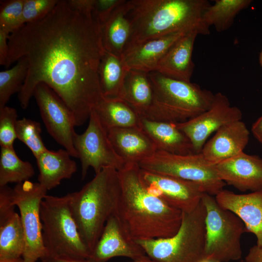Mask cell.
I'll list each match as a JSON object with an SVG mask.
<instances>
[{
	"label": "cell",
	"instance_id": "obj_1",
	"mask_svg": "<svg viewBox=\"0 0 262 262\" xmlns=\"http://www.w3.org/2000/svg\"><path fill=\"white\" fill-rule=\"evenodd\" d=\"M8 45L6 68L22 57L28 62L18 95L22 108L28 107L36 86L44 83L70 109L76 126L89 119L103 97L98 67L105 50L100 26L91 13L59 0L46 16L11 33Z\"/></svg>",
	"mask_w": 262,
	"mask_h": 262
},
{
	"label": "cell",
	"instance_id": "obj_2",
	"mask_svg": "<svg viewBox=\"0 0 262 262\" xmlns=\"http://www.w3.org/2000/svg\"><path fill=\"white\" fill-rule=\"evenodd\" d=\"M120 191L115 214L135 241L170 237L179 230L182 212L151 193L137 164L118 170Z\"/></svg>",
	"mask_w": 262,
	"mask_h": 262
},
{
	"label": "cell",
	"instance_id": "obj_3",
	"mask_svg": "<svg viewBox=\"0 0 262 262\" xmlns=\"http://www.w3.org/2000/svg\"><path fill=\"white\" fill-rule=\"evenodd\" d=\"M210 4L207 0H127V16L131 30L124 50L147 40L181 31L210 34L202 16Z\"/></svg>",
	"mask_w": 262,
	"mask_h": 262
},
{
	"label": "cell",
	"instance_id": "obj_4",
	"mask_svg": "<svg viewBox=\"0 0 262 262\" xmlns=\"http://www.w3.org/2000/svg\"><path fill=\"white\" fill-rule=\"evenodd\" d=\"M120 191L118 170L105 167L80 190L68 193L72 215L91 253L107 220L115 213Z\"/></svg>",
	"mask_w": 262,
	"mask_h": 262
},
{
	"label": "cell",
	"instance_id": "obj_5",
	"mask_svg": "<svg viewBox=\"0 0 262 262\" xmlns=\"http://www.w3.org/2000/svg\"><path fill=\"white\" fill-rule=\"evenodd\" d=\"M148 74L153 101L142 118L181 123L208 110L213 104L214 94L196 83L172 79L157 71Z\"/></svg>",
	"mask_w": 262,
	"mask_h": 262
},
{
	"label": "cell",
	"instance_id": "obj_6",
	"mask_svg": "<svg viewBox=\"0 0 262 262\" xmlns=\"http://www.w3.org/2000/svg\"><path fill=\"white\" fill-rule=\"evenodd\" d=\"M40 218L47 260H87L91 252L82 240L72 215L68 194L47 195L40 204Z\"/></svg>",
	"mask_w": 262,
	"mask_h": 262
},
{
	"label": "cell",
	"instance_id": "obj_7",
	"mask_svg": "<svg viewBox=\"0 0 262 262\" xmlns=\"http://www.w3.org/2000/svg\"><path fill=\"white\" fill-rule=\"evenodd\" d=\"M182 213L180 227L172 236L137 241L156 262H200L204 259L206 210L202 200L192 212Z\"/></svg>",
	"mask_w": 262,
	"mask_h": 262
},
{
	"label": "cell",
	"instance_id": "obj_8",
	"mask_svg": "<svg viewBox=\"0 0 262 262\" xmlns=\"http://www.w3.org/2000/svg\"><path fill=\"white\" fill-rule=\"evenodd\" d=\"M201 200L206 210L204 259L214 262L241 259V239L247 232L243 222L213 196L204 193Z\"/></svg>",
	"mask_w": 262,
	"mask_h": 262
},
{
	"label": "cell",
	"instance_id": "obj_9",
	"mask_svg": "<svg viewBox=\"0 0 262 262\" xmlns=\"http://www.w3.org/2000/svg\"><path fill=\"white\" fill-rule=\"evenodd\" d=\"M138 165L143 170L195 182L212 196L216 195L226 185L219 177L215 165L208 162L201 152L180 155L157 150Z\"/></svg>",
	"mask_w": 262,
	"mask_h": 262
},
{
	"label": "cell",
	"instance_id": "obj_10",
	"mask_svg": "<svg viewBox=\"0 0 262 262\" xmlns=\"http://www.w3.org/2000/svg\"><path fill=\"white\" fill-rule=\"evenodd\" d=\"M47 191L38 182L27 180L13 188V202L19 211L25 245L23 262H37L47 257L40 218V204Z\"/></svg>",
	"mask_w": 262,
	"mask_h": 262
},
{
	"label": "cell",
	"instance_id": "obj_11",
	"mask_svg": "<svg viewBox=\"0 0 262 262\" xmlns=\"http://www.w3.org/2000/svg\"><path fill=\"white\" fill-rule=\"evenodd\" d=\"M74 145L81 161L82 179L90 167H92L96 174L105 167L119 170L125 165L115 152L107 131L93 110L86 129L82 134H76Z\"/></svg>",
	"mask_w": 262,
	"mask_h": 262
},
{
	"label": "cell",
	"instance_id": "obj_12",
	"mask_svg": "<svg viewBox=\"0 0 262 262\" xmlns=\"http://www.w3.org/2000/svg\"><path fill=\"white\" fill-rule=\"evenodd\" d=\"M33 96L48 132L71 157L78 158L74 145L76 126L71 111L45 83H40L36 86Z\"/></svg>",
	"mask_w": 262,
	"mask_h": 262
},
{
	"label": "cell",
	"instance_id": "obj_13",
	"mask_svg": "<svg viewBox=\"0 0 262 262\" xmlns=\"http://www.w3.org/2000/svg\"><path fill=\"white\" fill-rule=\"evenodd\" d=\"M238 107L231 106L228 98L221 92L214 94L211 107L186 121L176 123L189 139L194 153H199L208 137L228 124L241 120Z\"/></svg>",
	"mask_w": 262,
	"mask_h": 262
},
{
	"label": "cell",
	"instance_id": "obj_14",
	"mask_svg": "<svg viewBox=\"0 0 262 262\" xmlns=\"http://www.w3.org/2000/svg\"><path fill=\"white\" fill-rule=\"evenodd\" d=\"M141 169L142 177L149 191L182 213L193 211L205 193L195 182Z\"/></svg>",
	"mask_w": 262,
	"mask_h": 262
},
{
	"label": "cell",
	"instance_id": "obj_15",
	"mask_svg": "<svg viewBox=\"0 0 262 262\" xmlns=\"http://www.w3.org/2000/svg\"><path fill=\"white\" fill-rule=\"evenodd\" d=\"M145 255L143 247L130 235L115 213L107 220L87 260L106 262L114 257H125L133 261Z\"/></svg>",
	"mask_w": 262,
	"mask_h": 262
},
{
	"label": "cell",
	"instance_id": "obj_16",
	"mask_svg": "<svg viewBox=\"0 0 262 262\" xmlns=\"http://www.w3.org/2000/svg\"><path fill=\"white\" fill-rule=\"evenodd\" d=\"M215 167L220 179L242 192L262 190V159L244 152L222 161Z\"/></svg>",
	"mask_w": 262,
	"mask_h": 262
},
{
	"label": "cell",
	"instance_id": "obj_17",
	"mask_svg": "<svg viewBox=\"0 0 262 262\" xmlns=\"http://www.w3.org/2000/svg\"><path fill=\"white\" fill-rule=\"evenodd\" d=\"M222 208L235 214L244 224L246 231L257 238L256 245L262 246V190L237 194L223 189L215 196Z\"/></svg>",
	"mask_w": 262,
	"mask_h": 262
},
{
	"label": "cell",
	"instance_id": "obj_18",
	"mask_svg": "<svg viewBox=\"0 0 262 262\" xmlns=\"http://www.w3.org/2000/svg\"><path fill=\"white\" fill-rule=\"evenodd\" d=\"M249 139V132L241 120L228 124L219 129L204 145L201 153L213 164L243 152Z\"/></svg>",
	"mask_w": 262,
	"mask_h": 262
},
{
	"label": "cell",
	"instance_id": "obj_19",
	"mask_svg": "<svg viewBox=\"0 0 262 262\" xmlns=\"http://www.w3.org/2000/svg\"><path fill=\"white\" fill-rule=\"evenodd\" d=\"M190 32H179L135 45L124 51L122 58L130 70L147 73L156 71L160 62L170 48Z\"/></svg>",
	"mask_w": 262,
	"mask_h": 262
},
{
	"label": "cell",
	"instance_id": "obj_20",
	"mask_svg": "<svg viewBox=\"0 0 262 262\" xmlns=\"http://www.w3.org/2000/svg\"><path fill=\"white\" fill-rule=\"evenodd\" d=\"M107 133L115 152L125 164H138L157 151L153 142L140 127L114 128Z\"/></svg>",
	"mask_w": 262,
	"mask_h": 262
},
{
	"label": "cell",
	"instance_id": "obj_21",
	"mask_svg": "<svg viewBox=\"0 0 262 262\" xmlns=\"http://www.w3.org/2000/svg\"><path fill=\"white\" fill-rule=\"evenodd\" d=\"M198 34L193 31L180 38L161 61L156 71L172 79L190 82L194 69L192 53Z\"/></svg>",
	"mask_w": 262,
	"mask_h": 262
},
{
	"label": "cell",
	"instance_id": "obj_22",
	"mask_svg": "<svg viewBox=\"0 0 262 262\" xmlns=\"http://www.w3.org/2000/svg\"><path fill=\"white\" fill-rule=\"evenodd\" d=\"M140 127L153 142L157 151L180 155L194 153L189 139L176 123L141 117Z\"/></svg>",
	"mask_w": 262,
	"mask_h": 262
},
{
	"label": "cell",
	"instance_id": "obj_23",
	"mask_svg": "<svg viewBox=\"0 0 262 262\" xmlns=\"http://www.w3.org/2000/svg\"><path fill=\"white\" fill-rule=\"evenodd\" d=\"M66 150H46L36 159L39 169L38 183L47 191L71 178L77 170L75 161Z\"/></svg>",
	"mask_w": 262,
	"mask_h": 262
},
{
	"label": "cell",
	"instance_id": "obj_24",
	"mask_svg": "<svg viewBox=\"0 0 262 262\" xmlns=\"http://www.w3.org/2000/svg\"><path fill=\"white\" fill-rule=\"evenodd\" d=\"M93 110L107 131L114 128L140 127V116L121 98L103 97Z\"/></svg>",
	"mask_w": 262,
	"mask_h": 262
},
{
	"label": "cell",
	"instance_id": "obj_25",
	"mask_svg": "<svg viewBox=\"0 0 262 262\" xmlns=\"http://www.w3.org/2000/svg\"><path fill=\"white\" fill-rule=\"evenodd\" d=\"M127 0L117 7L100 26L105 50L122 56L131 33V24L127 16Z\"/></svg>",
	"mask_w": 262,
	"mask_h": 262
},
{
	"label": "cell",
	"instance_id": "obj_26",
	"mask_svg": "<svg viewBox=\"0 0 262 262\" xmlns=\"http://www.w3.org/2000/svg\"><path fill=\"white\" fill-rule=\"evenodd\" d=\"M129 70L122 56L104 50L98 67L99 82L103 97L121 98Z\"/></svg>",
	"mask_w": 262,
	"mask_h": 262
},
{
	"label": "cell",
	"instance_id": "obj_27",
	"mask_svg": "<svg viewBox=\"0 0 262 262\" xmlns=\"http://www.w3.org/2000/svg\"><path fill=\"white\" fill-rule=\"evenodd\" d=\"M153 97L148 73L129 70L125 80L121 98L142 117L152 105Z\"/></svg>",
	"mask_w": 262,
	"mask_h": 262
},
{
	"label": "cell",
	"instance_id": "obj_28",
	"mask_svg": "<svg viewBox=\"0 0 262 262\" xmlns=\"http://www.w3.org/2000/svg\"><path fill=\"white\" fill-rule=\"evenodd\" d=\"M25 245L20 215L14 211L0 219V260L22 258Z\"/></svg>",
	"mask_w": 262,
	"mask_h": 262
},
{
	"label": "cell",
	"instance_id": "obj_29",
	"mask_svg": "<svg viewBox=\"0 0 262 262\" xmlns=\"http://www.w3.org/2000/svg\"><path fill=\"white\" fill-rule=\"evenodd\" d=\"M251 0H216L205 10L202 20L208 27L213 26L218 32L230 28L236 16L247 7Z\"/></svg>",
	"mask_w": 262,
	"mask_h": 262
},
{
	"label": "cell",
	"instance_id": "obj_30",
	"mask_svg": "<svg viewBox=\"0 0 262 262\" xmlns=\"http://www.w3.org/2000/svg\"><path fill=\"white\" fill-rule=\"evenodd\" d=\"M35 174L32 164L21 160L14 147H1L0 153V187L9 183L29 180Z\"/></svg>",
	"mask_w": 262,
	"mask_h": 262
},
{
	"label": "cell",
	"instance_id": "obj_31",
	"mask_svg": "<svg viewBox=\"0 0 262 262\" xmlns=\"http://www.w3.org/2000/svg\"><path fill=\"white\" fill-rule=\"evenodd\" d=\"M28 69L27 59L22 57L12 68L0 72V108L6 106L13 94L21 91Z\"/></svg>",
	"mask_w": 262,
	"mask_h": 262
},
{
	"label": "cell",
	"instance_id": "obj_32",
	"mask_svg": "<svg viewBox=\"0 0 262 262\" xmlns=\"http://www.w3.org/2000/svg\"><path fill=\"white\" fill-rule=\"evenodd\" d=\"M41 131L38 122L25 117L17 120V138L30 149L35 158L48 149L42 141Z\"/></svg>",
	"mask_w": 262,
	"mask_h": 262
},
{
	"label": "cell",
	"instance_id": "obj_33",
	"mask_svg": "<svg viewBox=\"0 0 262 262\" xmlns=\"http://www.w3.org/2000/svg\"><path fill=\"white\" fill-rule=\"evenodd\" d=\"M24 0H1L0 29L9 34L20 27Z\"/></svg>",
	"mask_w": 262,
	"mask_h": 262
},
{
	"label": "cell",
	"instance_id": "obj_34",
	"mask_svg": "<svg viewBox=\"0 0 262 262\" xmlns=\"http://www.w3.org/2000/svg\"><path fill=\"white\" fill-rule=\"evenodd\" d=\"M18 115L14 108L5 106L0 108V147H14L16 136Z\"/></svg>",
	"mask_w": 262,
	"mask_h": 262
},
{
	"label": "cell",
	"instance_id": "obj_35",
	"mask_svg": "<svg viewBox=\"0 0 262 262\" xmlns=\"http://www.w3.org/2000/svg\"><path fill=\"white\" fill-rule=\"evenodd\" d=\"M58 2V0H24L20 27L42 19L54 9Z\"/></svg>",
	"mask_w": 262,
	"mask_h": 262
},
{
	"label": "cell",
	"instance_id": "obj_36",
	"mask_svg": "<svg viewBox=\"0 0 262 262\" xmlns=\"http://www.w3.org/2000/svg\"><path fill=\"white\" fill-rule=\"evenodd\" d=\"M125 0H94L91 12L93 18L101 26L115 9Z\"/></svg>",
	"mask_w": 262,
	"mask_h": 262
},
{
	"label": "cell",
	"instance_id": "obj_37",
	"mask_svg": "<svg viewBox=\"0 0 262 262\" xmlns=\"http://www.w3.org/2000/svg\"><path fill=\"white\" fill-rule=\"evenodd\" d=\"M12 193L13 188L8 185L0 187V219L15 211Z\"/></svg>",
	"mask_w": 262,
	"mask_h": 262
},
{
	"label": "cell",
	"instance_id": "obj_38",
	"mask_svg": "<svg viewBox=\"0 0 262 262\" xmlns=\"http://www.w3.org/2000/svg\"><path fill=\"white\" fill-rule=\"evenodd\" d=\"M10 34L0 29V65L5 66L8 55V37Z\"/></svg>",
	"mask_w": 262,
	"mask_h": 262
},
{
	"label": "cell",
	"instance_id": "obj_39",
	"mask_svg": "<svg viewBox=\"0 0 262 262\" xmlns=\"http://www.w3.org/2000/svg\"><path fill=\"white\" fill-rule=\"evenodd\" d=\"M68 5L74 10L83 13H91L94 0H69Z\"/></svg>",
	"mask_w": 262,
	"mask_h": 262
},
{
	"label": "cell",
	"instance_id": "obj_40",
	"mask_svg": "<svg viewBox=\"0 0 262 262\" xmlns=\"http://www.w3.org/2000/svg\"><path fill=\"white\" fill-rule=\"evenodd\" d=\"M246 262H262V246L251 247L245 258Z\"/></svg>",
	"mask_w": 262,
	"mask_h": 262
},
{
	"label": "cell",
	"instance_id": "obj_41",
	"mask_svg": "<svg viewBox=\"0 0 262 262\" xmlns=\"http://www.w3.org/2000/svg\"><path fill=\"white\" fill-rule=\"evenodd\" d=\"M251 131L254 137L262 144V115L253 124Z\"/></svg>",
	"mask_w": 262,
	"mask_h": 262
},
{
	"label": "cell",
	"instance_id": "obj_42",
	"mask_svg": "<svg viewBox=\"0 0 262 262\" xmlns=\"http://www.w3.org/2000/svg\"><path fill=\"white\" fill-rule=\"evenodd\" d=\"M48 262H92L86 259L83 260H68L58 258H51L48 259Z\"/></svg>",
	"mask_w": 262,
	"mask_h": 262
},
{
	"label": "cell",
	"instance_id": "obj_43",
	"mask_svg": "<svg viewBox=\"0 0 262 262\" xmlns=\"http://www.w3.org/2000/svg\"><path fill=\"white\" fill-rule=\"evenodd\" d=\"M131 262H156L147 255L135 260H133Z\"/></svg>",
	"mask_w": 262,
	"mask_h": 262
},
{
	"label": "cell",
	"instance_id": "obj_44",
	"mask_svg": "<svg viewBox=\"0 0 262 262\" xmlns=\"http://www.w3.org/2000/svg\"><path fill=\"white\" fill-rule=\"evenodd\" d=\"M0 262H23V259L22 258H20L16 259L0 260Z\"/></svg>",
	"mask_w": 262,
	"mask_h": 262
},
{
	"label": "cell",
	"instance_id": "obj_45",
	"mask_svg": "<svg viewBox=\"0 0 262 262\" xmlns=\"http://www.w3.org/2000/svg\"><path fill=\"white\" fill-rule=\"evenodd\" d=\"M259 62L261 66H262V49L260 52L259 56Z\"/></svg>",
	"mask_w": 262,
	"mask_h": 262
},
{
	"label": "cell",
	"instance_id": "obj_46",
	"mask_svg": "<svg viewBox=\"0 0 262 262\" xmlns=\"http://www.w3.org/2000/svg\"><path fill=\"white\" fill-rule=\"evenodd\" d=\"M200 262H213V261H209V260H206V259H203L202 260V261H201Z\"/></svg>",
	"mask_w": 262,
	"mask_h": 262
},
{
	"label": "cell",
	"instance_id": "obj_47",
	"mask_svg": "<svg viewBox=\"0 0 262 262\" xmlns=\"http://www.w3.org/2000/svg\"><path fill=\"white\" fill-rule=\"evenodd\" d=\"M39 262H48L46 260H40V261Z\"/></svg>",
	"mask_w": 262,
	"mask_h": 262
}]
</instances>
